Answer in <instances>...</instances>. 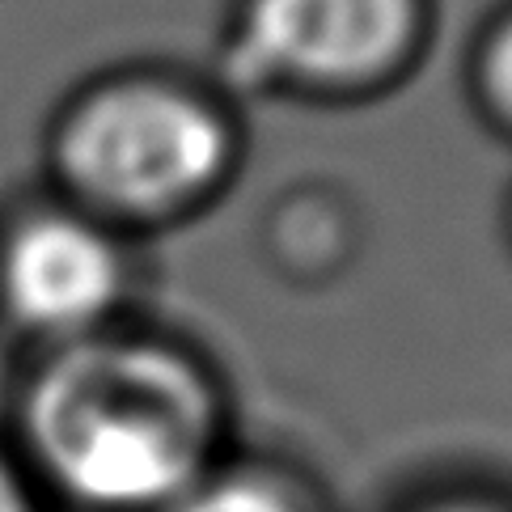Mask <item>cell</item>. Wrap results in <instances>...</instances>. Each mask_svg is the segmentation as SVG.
<instances>
[{
  "mask_svg": "<svg viewBox=\"0 0 512 512\" xmlns=\"http://www.w3.org/2000/svg\"><path fill=\"white\" fill-rule=\"evenodd\" d=\"M491 77H496V89H500V98L512 106V34L500 43L496 51V64H491Z\"/></svg>",
  "mask_w": 512,
  "mask_h": 512,
  "instance_id": "cell-7",
  "label": "cell"
},
{
  "mask_svg": "<svg viewBox=\"0 0 512 512\" xmlns=\"http://www.w3.org/2000/svg\"><path fill=\"white\" fill-rule=\"evenodd\" d=\"M457 512H470V508H457Z\"/></svg>",
  "mask_w": 512,
  "mask_h": 512,
  "instance_id": "cell-8",
  "label": "cell"
},
{
  "mask_svg": "<svg viewBox=\"0 0 512 512\" xmlns=\"http://www.w3.org/2000/svg\"><path fill=\"white\" fill-rule=\"evenodd\" d=\"M60 166L85 199L132 216L174 212L225 166V132L166 85H115L72 111Z\"/></svg>",
  "mask_w": 512,
  "mask_h": 512,
  "instance_id": "cell-2",
  "label": "cell"
},
{
  "mask_svg": "<svg viewBox=\"0 0 512 512\" xmlns=\"http://www.w3.org/2000/svg\"><path fill=\"white\" fill-rule=\"evenodd\" d=\"M0 288L22 326L77 339L115 305L123 263L102 229L68 216H43L9 242Z\"/></svg>",
  "mask_w": 512,
  "mask_h": 512,
  "instance_id": "cell-3",
  "label": "cell"
},
{
  "mask_svg": "<svg viewBox=\"0 0 512 512\" xmlns=\"http://www.w3.org/2000/svg\"><path fill=\"white\" fill-rule=\"evenodd\" d=\"M174 512H292L284 496H276L271 487L254 483V479H225V483H208V487H191Z\"/></svg>",
  "mask_w": 512,
  "mask_h": 512,
  "instance_id": "cell-5",
  "label": "cell"
},
{
  "mask_svg": "<svg viewBox=\"0 0 512 512\" xmlns=\"http://www.w3.org/2000/svg\"><path fill=\"white\" fill-rule=\"evenodd\" d=\"M407 39V0H254L246 56L301 77H352Z\"/></svg>",
  "mask_w": 512,
  "mask_h": 512,
  "instance_id": "cell-4",
  "label": "cell"
},
{
  "mask_svg": "<svg viewBox=\"0 0 512 512\" xmlns=\"http://www.w3.org/2000/svg\"><path fill=\"white\" fill-rule=\"evenodd\" d=\"M0 512H34L26 483L17 479V474L5 462H0Z\"/></svg>",
  "mask_w": 512,
  "mask_h": 512,
  "instance_id": "cell-6",
  "label": "cell"
},
{
  "mask_svg": "<svg viewBox=\"0 0 512 512\" xmlns=\"http://www.w3.org/2000/svg\"><path fill=\"white\" fill-rule=\"evenodd\" d=\"M26 428L39 466L77 504L170 508L208 462L212 398L166 347L81 339L34 381Z\"/></svg>",
  "mask_w": 512,
  "mask_h": 512,
  "instance_id": "cell-1",
  "label": "cell"
}]
</instances>
